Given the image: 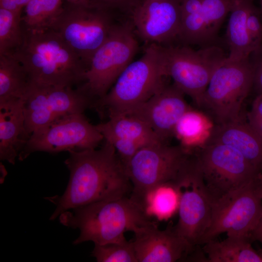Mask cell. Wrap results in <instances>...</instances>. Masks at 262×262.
I'll return each instance as SVG.
<instances>
[{
    "instance_id": "1",
    "label": "cell",
    "mask_w": 262,
    "mask_h": 262,
    "mask_svg": "<svg viewBox=\"0 0 262 262\" xmlns=\"http://www.w3.org/2000/svg\"><path fill=\"white\" fill-rule=\"evenodd\" d=\"M68 152L65 164L70 178L65 192L45 198L56 206L49 220L70 209L131 193L132 186L125 165L109 142L105 140L99 149Z\"/></svg>"
},
{
    "instance_id": "2",
    "label": "cell",
    "mask_w": 262,
    "mask_h": 262,
    "mask_svg": "<svg viewBox=\"0 0 262 262\" xmlns=\"http://www.w3.org/2000/svg\"><path fill=\"white\" fill-rule=\"evenodd\" d=\"M150 217L140 204L127 196L66 211L59 220L66 227L79 229L74 245L88 241L103 245L127 241L125 233H135L154 223Z\"/></svg>"
},
{
    "instance_id": "3",
    "label": "cell",
    "mask_w": 262,
    "mask_h": 262,
    "mask_svg": "<svg viewBox=\"0 0 262 262\" xmlns=\"http://www.w3.org/2000/svg\"><path fill=\"white\" fill-rule=\"evenodd\" d=\"M15 55L32 83L75 87L84 82L88 67L52 29L25 30L23 44Z\"/></svg>"
},
{
    "instance_id": "4",
    "label": "cell",
    "mask_w": 262,
    "mask_h": 262,
    "mask_svg": "<svg viewBox=\"0 0 262 262\" xmlns=\"http://www.w3.org/2000/svg\"><path fill=\"white\" fill-rule=\"evenodd\" d=\"M159 45L148 44L139 59L131 63L108 93L94 107L108 116L128 114L146 102L165 84Z\"/></svg>"
},
{
    "instance_id": "5",
    "label": "cell",
    "mask_w": 262,
    "mask_h": 262,
    "mask_svg": "<svg viewBox=\"0 0 262 262\" xmlns=\"http://www.w3.org/2000/svg\"><path fill=\"white\" fill-rule=\"evenodd\" d=\"M159 48L164 76L171 77L173 83L200 107L213 72L227 57L223 50L216 45L198 50L187 45H159Z\"/></svg>"
},
{
    "instance_id": "6",
    "label": "cell",
    "mask_w": 262,
    "mask_h": 262,
    "mask_svg": "<svg viewBox=\"0 0 262 262\" xmlns=\"http://www.w3.org/2000/svg\"><path fill=\"white\" fill-rule=\"evenodd\" d=\"M253 81L249 57L237 61L226 58L213 72L199 107L208 111L215 125L242 119V107Z\"/></svg>"
},
{
    "instance_id": "7",
    "label": "cell",
    "mask_w": 262,
    "mask_h": 262,
    "mask_svg": "<svg viewBox=\"0 0 262 262\" xmlns=\"http://www.w3.org/2000/svg\"><path fill=\"white\" fill-rule=\"evenodd\" d=\"M116 17L112 13L88 3L65 1L61 13L50 29L88 67L93 55L117 23Z\"/></svg>"
},
{
    "instance_id": "8",
    "label": "cell",
    "mask_w": 262,
    "mask_h": 262,
    "mask_svg": "<svg viewBox=\"0 0 262 262\" xmlns=\"http://www.w3.org/2000/svg\"><path fill=\"white\" fill-rule=\"evenodd\" d=\"M135 33L131 20L117 23L93 55L81 85L96 101L108 93L120 74L133 61L139 50Z\"/></svg>"
},
{
    "instance_id": "9",
    "label": "cell",
    "mask_w": 262,
    "mask_h": 262,
    "mask_svg": "<svg viewBox=\"0 0 262 262\" xmlns=\"http://www.w3.org/2000/svg\"><path fill=\"white\" fill-rule=\"evenodd\" d=\"M191 155L181 145L159 143L141 147L125 165L132 186L130 196L141 205L151 189L175 181Z\"/></svg>"
},
{
    "instance_id": "10",
    "label": "cell",
    "mask_w": 262,
    "mask_h": 262,
    "mask_svg": "<svg viewBox=\"0 0 262 262\" xmlns=\"http://www.w3.org/2000/svg\"><path fill=\"white\" fill-rule=\"evenodd\" d=\"M213 203L226 194L254 181L259 173L237 150L221 144H205L196 155Z\"/></svg>"
},
{
    "instance_id": "11",
    "label": "cell",
    "mask_w": 262,
    "mask_h": 262,
    "mask_svg": "<svg viewBox=\"0 0 262 262\" xmlns=\"http://www.w3.org/2000/svg\"><path fill=\"white\" fill-rule=\"evenodd\" d=\"M180 193L176 232L193 248L199 245L211 220L213 202L206 190L196 157L193 155L174 181Z\"/></svg>"
},
{
    "instance_id": "12",
    "label": "cell",
    "mask_w": 262,
    "mask_h": 262,
    "mask_svg": "<svg viewBox=\"0 0 262 262\" xmlns=\"http://www.w3.org/2000/svg\"><path fill=\"white\" fill-rule=\"evenodd\" d=\"M94 103L81 85L74 88L31 83L23 102L27 132L31 135L59 118L83 113Z\"/></svg>"
},
{
    "instance_id": "13",
    "label": "cell",
    "mask_w": 262,
    "mask_h": 262,
    "mask_svg": "<svg viewBox=\"0 0 262 262\" xmlns=\"http://www.w3.org/2000/svg\"><path fill=\"white\" fill-rule=\"evenodd\" d=\"M255 180L226 194L213 203L211 222L200 245L215 239L223 233H226L227 236L250 238L262 213V199Z\"/></svg>"
},
{
    "instance_id": "14",
    "label": "cell",
    "mask_w": 262,
    "mask_h": 262,
    "mask_svg": "<svg viewBox=\"0 0 262 262\" xmlns=\"http://www.w3.org/2000/svg\"><path fill=\"white\" fill-rule=\"evenodd\" d=\"M103 140L96 126L83 113L71 114L33 131L18 159L23 161L36 151L56 153L96 148Z\"/></svg>"
},
{
    "instance_id": "15",
    "label": "cell",
    "mask_w": 262,
    "mask_h": 262,
    "mask_svg": "<svg viewBox=\"0 0 262 262\" xmlns=\"http://www.w3.org/2000/svg\"><path fill=\"white\" fill-rule=\"evenodd\" d=\"M234 0H181L179 40L184 45H214Z\"/></svg>"
},
{
    "instance_id": "16",
    "label": "cell",
    "mask_w": 262,
    "mask_h": 262,
    "mask_svg": "<svg viewBox=\"0 0 262 262\" xmlns=\"http://www.w3.org/2000/svg\"><path fill=\"white\" fill-rule=\"evenodd\" d=\"M130 20L135 33L146 43L168 46L179 38L180 0H145Z\"/></svg>"
},
{
    "instance_id": "17",
    "label": "cell",
    "mask_w": 262,
    "mask_h": 262,
    "mask_svg": "<svg viewBox=\"0 0 262 262\" xmlns=\"http://www.w3.org/2000/svg\"><path fill=\"white\" fill-rule=\"evenodd\" d=\"M185 94L174 83L166 84L146 102L128 114L146 123L160 139L166 143L174 136L175 126L181 116L192 108Z\"/></svg>"
},
{
    "instance_id": "18",
    "label": "cell",
    "mask_w": 262,
    "mask_h": 262,
    "mask_svg": "<svg viewBox=\"0 0 262 262\" xmlns=\"http://www.w3.org/2000/svg\"><path fill=\"white\" fill-rule=\"evenodd\" d=\"M134 233L132 242L137 262H175L184 260L194 248L174 227L161 230L154 223Z\"/></svg>"
},
{
    "instance_id": "19",
    "label": "cell",
    "mask_w": 262,
    "mask_h": 262,
    "mask_svg": "<svg viewBox=\"0 0 262 262\" xmlns=\"http://www.w3.org/2000/svg\"><path fill=\"white\" fill-rule=\"evenodd\" d=\"M217 143L239 151L260 174L262 171V139L241 119L213 125L205 144Z\"/></svg>"
},
{
    "instance_id": "20",
    "label": "cell",
    "mask_w": 262,
    "mask_h": 262,
    "mask_svg": "<svg viewBox=\"0 0 262 262\" xmlns=\"http://www.w3.org/2000/svg\"><path fill=\"white\" fill-rule=\"evenodd\" d=\"M23 102L0 105V159L12 164L30 136L25 128Z\"/></svg>"
},
{
    "instance_id": "21",
    "label": "cell",
    "mask_w": 262,
    "mask_h": 262,
    "mask_svg": "<svg viewBox=\"0 0 262 262\" xmlns=\"http://www.w3.org/2000/svg\"><path fill=\"white\" fill-rule=\"evenodd\" d=\"M254 0H234L227 27L226 40L229 61H237L250 56L253 48L246 27V17L250 4Z\"/></svg>"
},
{
    "instance_id": "22",
    "label": "cell",
    "mask_w": 262,
    "mask_h": 262,
    "mask_svg": "<svg viewBox=\"0 0 262 262\" xmlns=\"http://www.w3.org/2000/svg\"><path fill=\"white\" fill-rule=\"evenodd\" d=\"M108 120L96 125L103 136L111 135L135 142L142 147L163 142L151 129L138 118L129 115L110 116Z\"/></svg>"
},
{
    "instance_id": "23",
    "label": "cell",
    "mask_w": 262,
    "mask_h": 262,
    "mask_svg": "<svg viewBox=\"0 0 262 262\" xmlns=\"http://www.w3.org/2000/svg\"><path fill=\"white\" fill-rule=\"evenodd\" d=\"M250 239L227 236L223 241L210 240L203 250L209 262H262V252L253 248Z\"/></svg>"
},
{
    "instance_id": "24",
    "label": "cell",
    "mask_w": 262,
    "mask_h": 262,
    "mask_svg": "<svg viewBox=\"0 0 262 262\" xmlns=\"http://www.w3.org/2000/svg\"><path fill=\"white\" fill-rule=\"evenodd\" d=\"M31 84L15 55H0V105L24 100Z\"/></svg>"
},
{
    "instance_id": "25",
    "label": "cell",
    "mask_w": 262,
    "mask_h": 262,
    "mask_svg": "<svg viewBox=\"0 0 262 262\" xmlns=\"http://www.w3.org/2000/svg\"><path fill=\"white\" fill-rule=\"evenodd\" d=\"M213 126L207 116L191 108L177 122L174 136L180 142L182 147L190 151L195 147L204 144Z\"/></svg>"
},
{
    "instance_id": "26",
    "label": "cell",
    "mask_w": 262,
    "mask_h": 262,
    "mask_svg": "<svg viewBox=\"0 0 262 262\" xmlns=\"http://www.w3.org/2000/svg\"><path fill=\"white\" fill-rule=\"evenodd\" d=\"M180 193L173 181L151 189L145 196L141 205L147 214L163 220L171 217L178 211Z\"/></svg>"
},
{
    "instance_id": "27",
    "label": "cell",
    "mask_w": 262,
    "mask_h": 262,
    "mask_svg": "<svg viewBox=\"0 0 262 262\" xmlns=\"http://www.w3.org/2000/svg\"><path fill=\"white\" fill-rule=\"evenodd\" d=\"M65 0H30L22 14L26 31H40L50 29L61 13Z\"/></svg>"
},
{
    "instance_id": "28",
    "label": "cell",
    "mask_w": 262,
    "mask_h": 262,
    "mask_svg": "<svg viewBox=\"0 0 262 262\" xmlns=\"http://www.w3.org/2000/svg\"><path fill=\"white\" fill-rule=\"evenodd\" d=\"M23 12L0 8V55H15L24 42Z\"/></svg>"
},
{
    "instance_id": "29",
    "label": "cell",
    "mask_w": 262,
    "mask_h": 262,
    "mask_svg": "<svg viewBox=\"0 0 262 262\" xmlns=\"http://www.w3.org/2000/svg\"><path fill=\"white\" fill-rule=\"evenodd\" d=\"M91 256L98 262H137L132 241L94 244Z\"/></svg>"
},
{
    "instance_id": "30",
    "label": "cell",
    "mask_w": 262,
    "mask_h": 262,
    "mask_svg": "<svg viewBox=\"0 0 262 262\" xmlns=\"http://www.w3.org/2000/svg\"><path fill=\"white\" fill-rule=\"evenodd\" d=\"M144 0H89L88 4L107 10L116 16H126L131 19L133 12Z\"/></svg>"
},
{
    "instance_id": "31",
    "label": "cell",
    "mask_w": 262,
    "mask_h": 262,
    "mask_svg": "<svg viewBox=\"0 0 262 262\" xmlns=\"http://www.w3.org/2000/svg\"><path fill=\"white\" fill-rule=\"evenodd\" d=\"M246 27L254 51L262 47V14L260 9L255 5L254 1L250 4L248 10Z\"/></svg>"
},
{
    "instance_id": "32",
    "label": "cell",
    "mask_w": 262,
    "mask_h": 262,
    "mask_svg": "<svg viewBox=\"0 0 262 262\" xmlns=\"http://www.w3.org/2000/svg\"><path fill=\"white\" fill-rule=\"evenodd\" d=\"M104 140L109 142L115 148L118 156L125 165L142 147L138 143L111 135L103 136Z\"/></svg>"
},
{
    "instance_id": "33",
    "label": "cell",
    "mask_w": 262,
    "mask_h": 262,
    "mask_svg": "<svg viewBox=\"0 0 262 262\" xmlns=\"http://www.w3.org/2000/svg\"><path fill=\"white\" fill-rule=\"evenodd\" d=\"M247 116L248 124L262 139V95H256Z\"/></svg>"
},
{
    "instance_id": "34",
    "label": "cell",
    "mask_w": 262,
    "mask_h": 262,
    "mask_svg": "<svg viewBox=\"0 0 262 262\" xmlns=\"http://www.w3.org/2000/svg\"><path fill=\"white\" fill-rule=\"evenodd\" d=\"M253 74V87L256 95H262V47L249 56Z\"/></svg>"
},
{
    "instance_id": "35",
    "label": "cell",
    "mask_w": 262,
    "mask_h": 262,
    "mask_svg": "<svg viewBox=\"0 0 262 262\" xmlns=\"http://www.w3.org/2000/svg\"><path fill=\"white\" fill-rule=\"evenodd\" d=\"M30 0H0V8L23 12Z\"/></svg>"
},
{
    "instance_id": "36",
    "label": "cell",
    "mask_w": 262,
    "mask_h": 262,
    "mask_svg": "<svg viewBox=\"0 0 262 262\" xmlns=\"http://www.w3.org/2000/svg\"><path fill=\"white\" fill-rule=\"evenodd\" d=\"M251 241H258L262 245V213L259 220L250 235Z\"/></svg>"
},
{
    "instance_id": "37",
    "label": "cell",
    "mask_w": 262,
    "mask_h": 262,
    "mask_svg": "<svg viewBox=\"0 0 262 262\" xmlns=\"http://www.w3.org/2000/svg\"><path fill=\"white\" fill-rule=\"evenodd\" d=\"M255 184L258 194L262 199V171L255 180Z\"/></svg>"
},
{
    "instance_id": "38",
    "label": "cell",
    "mask_w": 262,
    "mask_h": 262,
    "mask_svg": "<svg viewBox=\"0 0 262 262\" xmlns=\"http://www.w3.org/2000/svg\"><path fill=\"white\" fill-rule=\"evenodd\" d=\"M89 0H65V1L71 3H87Z\"/></svg>"
},
{
    "instance_id": "39",
    "label": "cell",
    "mask_w": 262,
    "mask_h": 262,
    "mask_svg": "<svg viewBox=\"0 0 262 262\" xmlns=\"http://www.w3.org/2000/svg\"><path fill=\"white\" fill-rule=\"evenodd\" d=\"M260 3V10L262 14V0H259Z\"/></svg>"
},
{
    "instance_id": "40",
    "label": "cell",
    "mask_w": 262,
    "mask_h": 262,
    "mask_svg": "<svg viewBox=\"0 0 262 262\" xmlns=\"http://www.w3.org/2000/svg\"></svg>"
}]
</instances>
